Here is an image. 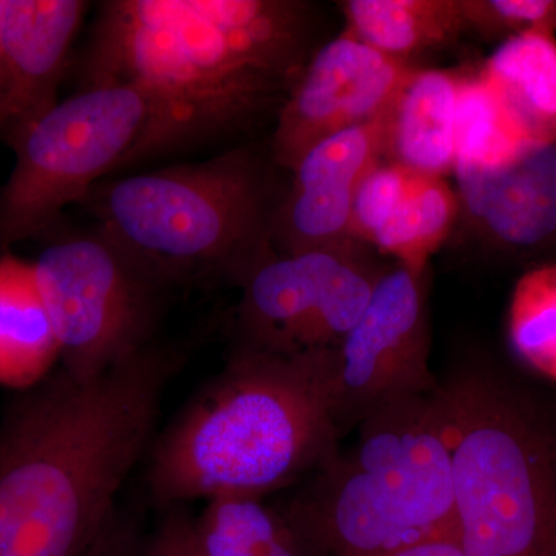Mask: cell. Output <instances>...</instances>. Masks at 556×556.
Wrapping results in <instances>:
<instances>
[{
  "label": "cell",
  "instance_id": "cell-1",
  "mask_svg": "<svg viewBox=\"0 0 556 556\" xmlns=\"http://www.w3.org/2000/svg\"><path fill=\"white\" fill-rule=\"evenodd\" d=\"M174 354L148 346L101 378L64 369L0 427V556H86L155 431Z\"/></svg>",
  "mask_w": 556,
  "mask_h": 556
},
{
  "label": "cell",
  "instance_id": "cell-2",
  "mask_svg": "<svg viewBox=\"0 0 556 556\" xmlns=\"http://www.w3.org/2000/svg\"><path fill=\"white\" fill-rule=\"evenodd\" d=\"M313 36L298 0H113L94 21L83 89L149 91L197 141L280 109L316 53Z\"/></svg>",
  "mask_w": 556,
  "mask_h": 556
},
{
  "label": "cell",
  "instance_id": "cell-3",
  "mask_svg": "<svg viewBox=\"0 0 556 556\" xmlns=\"http://www.w3.org/2000/svg\"><path fill=\"white\" fill-rule=\"evenodd\" d=\"M336 348L278 353L243 345L152 448L155 503L258 496L316 473L342 434L331 413Z\"/></svg>",
  "mask_w": 556,
  "mask_h": 556
},
{
  "label": "cell",
  "instance_id": "cell-4",
  "mask_svg": "<svg viewBox=\"0 0 556 556\" xmlns=\"http://www.w3.org/2000/svg\"><path fill=\"white\" fill-rule=\"evenodd\" d=\"M356 442L283 506L325 556H387L455 533L452 433L441 387L368 416Z\"/></svg>",
  "mask_w": 556,
  "mask_h": 556
},
{
  "label": "cell",
  "instance_id": "cell-5",
  "mask_svg": "<svg viewBox=\"0 0 556 556\" xmlns=\"http://www.w3.org/2000/svg\"><path fill=\"white\" fill-rule=\"evenodd\" d=\"M89 197L98 230L159 287L207 277L240 285L276 252L283 192L252 148L94 186Z\"/></svg>",
  "mask_w": 556,
  "mask_h": 556
},
{
  "label": "cell",
  "instance_id": "cell-6",
  "mask_svg": "<svg viewBox=\"0 0 556 556\" xmlns=\"http://www.w3.org/2000/svg\"><path fill=\"white\" fill-rule=\"evenodd\" d=\"M455 540L466 556H556V422L489 367L441 382Z\"/></svg>",
  "mask_w": 556,
  "mask_h": 556
},
{
  "label": "cell",
  "instance_id": "cell-7",
  "mask_svg": "<svg viewBox=\"0 0 556 556\" xmlns=\"http://www.w3.org/2000/svg\"><path fill=\"white\" fill-rule=\"evenodd\" d=\"M186 142L188 134L149 91L84 87L11 142L16 163L0 195V243L38 236L110 172Z\"/></svg>",
  "mask_w": 556,
  "mask_h": 556
},
{
  "label": "cell",
  "instance_id": "cell-8",
  "mask_svg": "<svg viewBox=\"0 0 556 556\" xmlns=\"http://www.w3.org/2000/svg\"><path fill=\"white\" fill-rule=\"evenodd\" d=\"M33 269L70 378H101L149 346L159 285L100 230L50 244Z\"/></svg>",
  "mask_w": 556,
  "mask_h": 556
},
{
  "label": "cell",
  "instance_id": "cell-9",
  "mask_svg": "<svg viewBox=\"0 0 556 556\" xmlns=\"http://www.w3.org/2000/svg\"><path fill=\"white\" fill-rule=\"evenodd\" d=\"M430 346L427 273L394 263L336 348L331 413L342 438L391 402L439 390Z\"/></svg>",
  "mask_w": 556,
  "mask_h": 556
},
{
  "label": "cell",
  "instance_id": "cell-10",
  "mask_svg": "<svg viewBox=\"0 0 556 556\" xmlns=\"http://www.w3.org/2000/svg\"><path fill=\"white\" fill-rule=\"evenodd\" d=\"M413 68L343 30L316 50L278 109L270 160L294 170L324 139L383 118Z\"/></svg>",
  "mask_w": 556,
  "mask_h": 556
},
{
  "label": "cell",
  "instance_id": "cell-11",
  "mask_svg": "<svg viewBox=\"0 0 556 556\" xmlns=\"http://www.w3.org/2000/svg\"><path fill=\"white\" fill-rule=\"evenodd\" d=\"M386 116L318 142L291 170L273 222L277 254L336 247L350 237L351 206L361 179L383 161Z\"/></svg>",
  "mask_w": 556,
  "mask_h": 556
},
{
  "label": "cell",
  "instance_id": "cell-12",
  "mask_svg": "<svg viewBox=\"0 0 556 556\" xmlns=\"http://www.w3.org/2000/svg\"><path fill=\"white\" fill-rule=\"evenodd\" d=\"M457 203L490 248L508 255L556 251V144H527L493 167H459Z\"/></svg>",
  "mask_w": 556,
  "mask_h": 556
},
{
  "label": "cell",
  "instance_id": "cell-13",
  "mask_svg": "<svg viewBox=\"0 0 556 556\" xmlns=\"http://www.w3.org/2000/svg\"><path fill=\"white\" fill-rule=\"evenodd\" d=\"M86 10L80 0L7 2L0 76V139L7 144L58 104V87Z\"/></svg>",
  "mask_w": 556,
  "mask_h": 556
},
{
  "label": "cell",
  "instance_id": "cell-14",
  "mask_svg": "<svg viewBox=\"0 0 556 556\" xmlns=\"http://www.w3.org/2000/svg\"><path fill=\"white\" fill-rule=\"evenodd\" d=\"M348 240L336 247L294 254H270L241 281L240 324L244 345L294 353L295 336L316 311L329 280L357 248Z\"/></svg>",
  "mask_w": 556,
  "mask_h": 556
},
{
  "label": "cell",
  "instance_id": "cell-15",
  "mask_svg": "<svg viewBox=\"0 0 556 556\" xmlns=\"http://www.w3.org/2000/svg\"><path fill=\"white\" fill-rule=\"evenodd\" d=\"M460 76L413 68L386 115L383 160L428 177L456 167V110Z\"/></svg>",
  "mask_w": 556,
  "mask_h": 556
},
{
  "label": "cell",
  "instance_id": "cell-16",
  "mask_svg": "<svg viewBox=\"0 0 556 556\" xmlns=\"http://www.w3.org/2000/svg\"><path fill=\"white\" fill-rule=\"evenodd\" d=\"M478 73L526 144H556V33L503 40Z\"/></svg>",
  "mask_w": 556,
  "mask_h": 556
},
{
  "label": "cell",
  "instance_id": "cell-17",
  "mask_svg": "<svg viewBox=\"0 0 556 556\" xmlns=\"http://www.w3.org/2000/svg\"><path fill=\"white\" fill-rule=\"evenodd\" d=\"M340 5L350 35L407 64L468 31L464 0H346Z\"/></svg>",
  "mask_w": 556,
  "mask_h": 556
},
{
  "label": "cell",
  "instance_id": "cell-18",
  "mask_svg": "<svg viewBox=\"0 0 556 556\" xmlns=\"http://www.w3.org/2000/svg\"><path fill=\"white\" fill-rule=\"evenodd\" d=\"M60 358L33 263L0 258V383L27 390Z\"/></svg>",
  "mask_w": 556,
  "mask_h": 556
},
{
  "label": "cell",
  "instance_id": "cell-19",
  "mask_svg": "<svg viewBox=\"0 0 556 556\" xmlns=\"http://www.w3.org/2000/svg\"><path fill=\"white\" fill-rule=\"evenodd\" d=\"M193 525L203 556H325L283 507L258 496L208 500Z\"/></svg>",
  "mask_w": 556,
  "mask_h": 556
},
{
  "label": "cell",
  "instance_id": "cell-20",
  "mask_svg": "<svg viewBox=\"0 0 556 556\" xmlns=\"http://www.w3.org/2000/svg\"><path fill=\"white\" fill-rule=\"evenodd\" d=\"M459 212L445 178L416 174L393 217L372 240L379 254L397 265L427 273L428 262L447 241Z\"/></svg>",
  "mask_w": 556,
  "mask_h": 556
},
{
  "label": "cell",
  "instance_id": "cell-21",
  "mask_svg": "<svg viewBox=\"0 0 556 556\" xmlns=\"http://www.w3.org/2000/svg\"><path fill=\"white\" fill-rule=\"evenodd\" d=\"M390 266L369 254L367 244H357L336 270L324 298L294 340L295 351L338 348L368 308L380 278Z\"/></svg>",
  "mask_w": 556,
  "mask_h": 556
},
{
  "label": "cell",
  "instance_id": "cell-22",
  "mask_svg": "<svg viewBox=\"0 0 556 556\" xmlns=\"http://www.w3.org/2000/svg\"><path fill=\"white\" fill-rule=\"evenodd\" d=\"M507 332L525 364L556 380V262L518 278L508 303Z\"/></svg>",
  "mask_w": 556,
  "mask_h": 556
},
{
  "label": "cell",
  "instance_id": "cell-23",
  "mask_svg": "<svg viewBox=\"0 0 556 556\" xmlns=\"http://www.w3.org/2000/svg\"><path fill=\"white\" fill-rule=\"evenodd\" d=\"M526 142L479 73L460 76L456 110V169L493 167L518 155Z\"/></svg>",
  "mask_w": 556,
  "mask_h": 556
},
{
  "label": "cell",
  "instance_id": "cell-24",
  "mask_svg": "<svg viewBox=\"0 0 556 556\" xmlns=\"http://www.w3.org/2000/svg\"><path fill=\"white\" fill-rule=\"evenodd\" d=\"M401 164L380 161L358 182L351 206L350 237L371 248L372 240L393 217L415 178Z\"/></svg>",
  "mask_w": 556,
  "mask_h": 556
},
{
  "label": "cell",
  "instance_id": "cell-25",
  "mask_svg": "<svg viewBox=\"0 0 556 556\" xmlns=\"http://www.w3.org/2000/svg\"><path fill=\"white\" fill-rule=\"evenodd\" d=\"M468 31L511 38L530 30L556 33V0H464Z\"/></svg>",
  "mask_w": 556,
  "mask_h": 556
},
{
  "label": "cell",
  "instance_id": "cell-26",
  "mask_svg": "<svg viewBox=\"0 0 556 556\" xmlns=\"http://www.w3.org/2000/svg\"><path fill=\"white\" fill-rule=\"evenodd\" d=\"M144 556H203L193 518L179 507L169 508L159 529L146 540Z\"/></svg>",
  "mask_w": 556,
  "mask_h": 556
},
{
  "label": "cell",
  "instance_id": "cell-27",
  "mask_svg": "<svg viewBox=\"0 0 556 556\" xmlns=\"http://www.w3.org/2000/svg\"><path fill=\"white\" fill-rule=\"evenodd\" d=\"M144 547L135 515L124 514L118 507L86 556H144Z\"/></svg>",
  "mask_w": 556,
  "mask_h": 556
},
{
  "label": "cell",
  "instance_id": "cell-28",
  "mask_svg": "<svg viewBox=\"0 0 556 556\" xmlns=\"http://www.w3.org/2000/svg\"><path fill=\"white\" fill-rule=\"evenodd\" d=\"M387 556H466L453 535L434 538Z\"/></svg>",
  "mask_w": 556,
  "mask_h": 556
},
{
  "label": "cell",
  "instance_id": "cell-29",
  "mask_svg": "<svg viewBox=\"0 0 556 556\" xmlns=\"http://www.w3.org/2000/svg\"><path fill=\"white\" fill-rule=\"evenodd\" d=\"M7 2H9V0H0V76H2V38L3 21H5Z\"/></svg>",
  "mask_w": 556,
  "mask_h": 556
}]
</instances>
